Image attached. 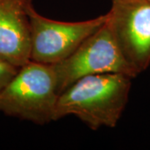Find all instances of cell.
I'll return each instance as SVG.
<instances>
[{
	"label": "cell",
	"instance_id": "obj_8",
	"mask_svg": "<svg viewBox=\"0 0 150 150\" xmlns=\"http://www.w3.org/2000/svg\"><path fill=\"white\" fill-rule=\"evenodd\" d=\"M148 1H149V2H150V0H148Z\"/></svg>",
	"mask_w": 150,
	"mask_h": 150
},
{
	"label": "cell",
	"instance_id": "obj_5",
	"mask_svg": "<svg viewBox=\"0 0 150 150\" xmlns=\"http://www.w3.org/2000/svg\"><path fill=\"white\" fill-rule=\"evenodd\" d=\"M107 13L124 58L139 74L150 65V2L112 0Z\"/></svg>",
	"mask_w": 150,
	"mask_h": 150
},
{
	"label": "cell",
	"instance_id": "obj_7",
	"mask_svg": "<svg viewBox=\"0 0 150 150\" xmlns=\"http://www.w3.org/2000/svg\"><path fill=\"white\" fill-rule=\"evenodd\" d=\"M18 68L0 58V91L13 78Z\"/></svg>",
	"mask_w": 150,
	"mask_h": 150
},
{
	"label": "cell",
	"instance_id": "obj_6",
	"mask_svg": "<svg viewBox=\"0 0 150 150\" xmlns=\"http://www.w3.org/2000/svg\"><path fill=\"white\" fill-rule=\"evenodd\" d=\"M33 0H0V58L18 68L30 61Z\"/></svg>",
	"mask_w": 150,
	"mask_h": 150
},
{
	"label": "cell",
	"instance_id": "obj_2",
	"mask_svg": "<svg viewBox=\"0 0 150 150\" xmlns=\"http://www.w3.org/2000/svg\"><path fill=\"white\" fill-rule=\"evenodd\" d=\"M58 97L52 66L30 60L0 91V112L44 125L55 121Z\"/></svg>",
	"mask_w": 150,
	"mask_h": 150
},
{
	"label": "cell",
	"instance_id": "obj_1",
	"mask_svg": "<svg viewBox=\"0 0 150 150\" xmlns=\"http://www.w3.org/2000/svg\"><path fill=\"white\" fill-rule=\"evenodd\" d=\"M133 79L109 73L77 80L58 97L55 121L75 116L93 130L114 128L126 108Z\"/></svg>",
	"mask_w": 150,
	"mask_h": 150
},
{
	"label": "cell",
	"instance_id": "obj_4",
	"mask_svg": "<svg viewBox=\"0 0 150 150\" xmlns=\"http://www.w3.org/2000/svg\"><path fill=\"white\" fill-rule=\"evenodd\" d=\"M30 60L54 65L73 54L86 38L106 23L108 13L79 22H61L41 15L30 6Z\"/></svg>",
	"mask_w": 150,
	"mask_h": 150
},
{
	"label": "cell",
	"instance_id": "obj_3",
	"mask_svg": "<svg viewBox=\"0 0 150 150\" xmlns=\"http://www.w3.org/2000/svg\"><path fill=\"white\" fill-rule=\"evenodd\" d=\"M51 66L56 76L59 95L86 76L109 73L132 78L139 75L124 58L108 19L71 55Z\"/></svg>",
	"mask_w": 150,
	"mask_h": 150
}]
</instances>
